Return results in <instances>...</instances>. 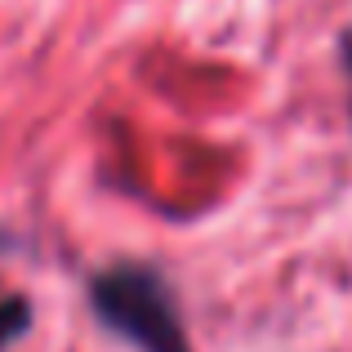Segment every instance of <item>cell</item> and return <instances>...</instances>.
<instances>
[{
    "mask_svg": "<svg viewBox=\"0 0 352 352\" xmlns=\"http://www.w3.org/2000/svg\"><path fill=\"white\" fill-rule=\"evenodd\" d=\"M89 308L98 326L138 352H192L170 281L143 258H116L98 267L89 276Z\"/></svg>",
    "mask_w": 352,
    "mask_h": 352,
    "instance_id": "1",
    "label": "cell"
},
{
    "mask_svg": "<svg viewBox=\"0 0 352 352\" xmlns=\"http://www.w3.org/2000/svg\"><path fill=\"white\" fill-rule=\"evenodd\" d=\"M32 330V303L23 294H0V352L14 348Z\"/></svg>",
    "mask_w": 352,
    "mask_h": 352,
    "instance_id": "2",
    "label": "cell"
},
{
    "mask_svg": "<svg viewBox=\"0 0 352 352\" xmlns=\"http://www.w3.org/2000/svg\"><path fill=\"white\" fill-rule=\"evenodd\" d=\"M339 54H344V72H348V80H352V27L339 36Z\"/></svg>",
    "mask_w": 352,
    "mask_h": 352,
    "instance_id": "3",
    "label": "cell"
}]
</instances>
